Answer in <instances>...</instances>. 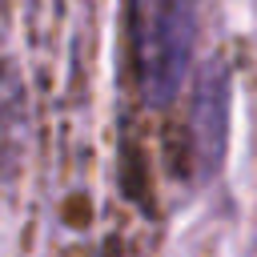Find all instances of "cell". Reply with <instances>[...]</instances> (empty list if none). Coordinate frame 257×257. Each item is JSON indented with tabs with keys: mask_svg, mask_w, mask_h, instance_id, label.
Wrapping results in <instances>:
<instances>
[{
	"mask_svg": "<svg viewBox=\"0 0 257 257\" xmlns=\"http://www.w3.org/2000/svg\"><path fill=\"white\" fill-rule=\"evenodd\" d=\"M225 124H229V72L221 68V60H213L197 88H193V112H189V128H193V161L201 177H213L225 153Z\"/></svg>",
	"mask_w": 257,
	"mask_h": 257,
	"instance_id": "2",
	"label": "cell"
},
{
	"mask_svg": "<svg viewBox=\"0 0 257 257\" xmlns=\"http://www.w3.org/2000/svg\"><path fill=\"white\" fill-rule=\"evenodd\" d=\"M133 76L145 104H169L193 64L197 8L193 0H124Z\"/></svg>",
	"mask_w": 257,
	"mask_h": 257,
	"instance_id": "1",
	"label": "cell"
}]
</instances>
